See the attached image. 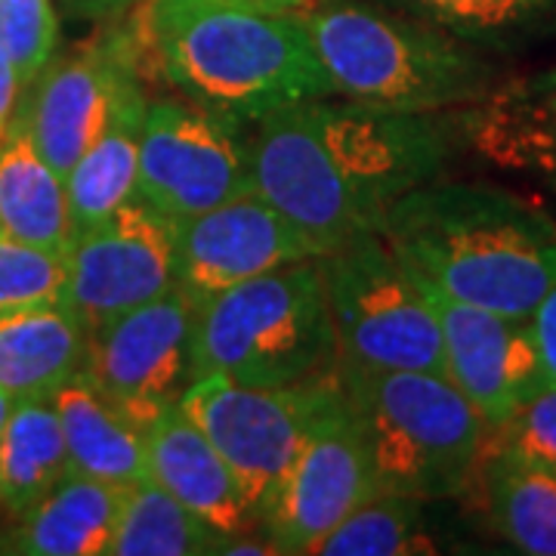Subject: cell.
Returning <instances> with one entry per match:
<instances>
[{"instance_id": "52a82bcc", "label": "cell", "mask_w": 556, "mask_h": 556, "mask_svg": "<svg viewBox=\"0 0 556 556\" xmlns=\"http://www.w3.org/2000/svg\"><path fill=\"white\" fill-rule=\"evenodd\" d=\"M338 334V358L445 378V346L433 303L380 232L343 241L318 257Z\"/></svg>"}, {"instance_id": "d4e9b609", "label": "cell", "mask_w": 556, "mask_h": 556, "mask_svg": "<svg viewBox=\"0 0 556 556\" xmlns=\"http://www.w3.org/2000/svg\"><path fill=\"white\" fill-rule=\"evenodd\" d=\"M482 485L497 535L529 556H556V477L482 452Z\"/></svg>"}, {"instance_id": "f546056e", "label": "cell", "mask_w": 556, "mask_h": 556, "mask_svg": "<svg viewBox=\"0 0 556 556\" xmlns=\"http://www.w3.org/2000/svg\"><path fill=\"white\" fill-rule=\"evenodd\" d=\"M482 452L510 455L526 467L556 477V383H547L504 424L489 427Z\"/></svg>"}, {"instance_id": "ffe728a7", "label": "cell", "mask_w": 556, "mask_h": 556, "mask_svg": "<svg viewBox=\"0 0 556 556\" xmlns=\"http://www.w3.org/2000/svg\"><path fill=\"white\" fill-rule=\"evenodd\" d=\"M0 236L62 254L75 241L65 179L40 155L16 112L0 137Z\"/></svg>"}, {"instance_id": "d590c367", "label": "cell", "mask_w": 556, "mask_h": 556, "mask_svg": "<svg viewBox=\"0 0 556 556\" xmlns=\"http://www.w3.org/2000/svg\"><path fill=\"white\" fill-rule=\"evenodd\" d=\"M10 408H13V399L7 396V393H0V430H3V420L10 415Z\"/></svg>"}, {"instance_id": "4fadbf2b", "label": "cell", "mask_w": 556, "mask_h": 556, "mask_svg": "<svg viewBox=\"0 0 556 556\" xmlns=\"http://www.w3.org/2000/svg\"><path fill=\"white\" fill-rule=\"evenodd\" d=\"M137 68L130 31L115 28L72 56H53L22 90L16 115L62 179L105 130L121 97L139 80Z\"/></svg>"}, {"instance_id": "6da1fadb", "label": "cell", "mask_w": 556, "mask_h": 556, "mask_svg": "<svg viewBox=\"0 0 556 556\" xmlns=\"http://www.w3.org/2000/svg\"><path fill=\"white\" fill-rule=\"evenodd\" d=\"M464 146L460 109L390 112L325 97L257 121L251 170L260 195L328 254L380 232L390 207L442 177Z\"/></svg>"}, {"instance_id": "603a6c76", "label": "cell", "mask_w": 556, "mask_h": 556, "mask_svg": "<svg viewBox=\"0 0 556 556\" xmlns=\"http://www.w3.org/2000/svg\"><path fill=\"white\" fill-rule=\"evenodd\" d=\"M68 477V452L53 399H13L0 430V504L20 517Z\"/></svg>"}, {"instance_id": "9a60e30c", "label": "cell", "mask_w": 556, "mask_h": 556, "mask_svg": "<svg viewBox=\"0 0 556 556\" xmlns=\"http://www.w3.org/2000/svg\"><path fill=\"white\" fill-rule=\"evenodd\" d=\"M321 257L316 241L254 192L177 223V288L195 306L248 278Z\"/></svg>"}, {"instance_id": "8fae6325", "label": "cell", "mask_w": 556, "mask_h": 556, "mask_svg": "<svg viewBox=\"0 0 556 556\" xmlns=\"http://www.w3.org/2000/svg\"><path fill=\"white\" fill-rule=\"evenodd\" d=\"M195 303L179 288L90 331L84 371L124 415L149 430L192 383Z\"/></svg>"}, {"instance_id": "9c48e42d", "label": "cell", "mask_w": 556, "mask_h": 556, "mask_svg": "<svg viewBox=\"0 0 556 556\" xmlns=\"http://www.w3.org/2000/svg\"><path fill=\"white\" fill-rule=\"evenodd\" d=\"M254 192L241 121L195 102H149L139 137V201L174 223Z\"/></svg>"}, {"instance_id": "d6986e66", "label": "cell", "mask_w": 556, "mask_h": 556, "mask_svg": "<svg viewBox=\"0 0 556 556\" xmlns=\"http://www.w3.org/2000/svg\"><path fill=\"white\" fill-rule=\"evenodd\" d=\"M62 424L68 473L127 489L149 479L146 430H139L87 371H78L53 393Z\"/></svg>"}, {"instance_id": "8992f818", "label": "cell", "mask_w": 556, "mask_h": 556, "mask_svg": "<svg viewBox=\"0 0 556 556\" xmlns=\"http://www.w3.org/2000/svg\"><path fill=\"white\" fill-rule=\"evenodd\" d=\"M340 390L368 442L378 492L417 501L467 489L489 424L455 383L430 371H387L338 358Z\"/></svg>"}, {"instance_id": "1f68e13d", "label": "cell", "mask_w": 556, "mask_h": 556, "mask_svg": "<svg viewBox=\"0 0 556 556\" xmlns=\"http://www.w3.org/2000/svg\"><path fill=\"white\" fill-rule=\"evenodd\" d=\"M22 97V84L20 75H16V65L10 60V53H7V47L0 43V137H3V130H7V124L13 118V112H16V102Z\"/></svg>"}, {"instance_id": "30bf717a", "label": "cell", "mask_w": 556, "mask_h": 556, "mask_svg": "<svg viewBox=\"0 0 556 556\" xmlns=\"http://www.w3.org/2000/svg\"><path fill=\"white\" fill-rule=\"evenodd\" d=\"M375 492L368 442L334 375V387L263 519V535L278 554H313L318 541Z\"/></svg>"}, {"instance_id": "d6a6232c", "label": "cell", "mask_w": 556, "mask_h": 556, "mask_svg": "<svg viewBox=\"0 0 556 556\" xmlns=\"http://www.w3.org/2000/svg\"><path fill=\"white\" fill-rule=\"evenodd\" d=\"M137 3L139 0H62L65 13L75 20H118Z\"/></svg>"}, {"instance_id": "5bb4252c", "label": "cell", "mask_w": 556, "mask_h": 556, "mask_svg": "<svg viewBox=\"0 0 556 556\" xmlns=\"http://www.w3.org/2000/svg\"><path fill=\"white\" fill-rule=\"evenodd\" d=\"M420 288L437 309L445 346V378L467 396L489 427L504 424L551 383L532 318L482 309L424 281Z\"/></svg>"}, {"instance_id": "7c38bea8", "label": "cell", "mask_w": 556, "mask_h": 556, "mask_svg": "<svg viewBox=\"0 0 556 556\" xmlns=\"http://www.w3.org/2000/svg\"><path fill=\"white\" fill-rule=\"evenodd\" d=\"M177 288V223L130 201L68 248L65 303L87 331Z\"/></svg>"}, {"instance_id": "4dcf8cb0", "label": "cell", "mask_w": 556, "mask_h": 556, "mask_svg": "<svg viewBox=\"0 0 556 556\" xmlns=\"http://www.w3.org/2000/svg\"><path fill=\"white\" fill-rule=\"evenodd\" d=\"M532 328H535L538 350L544 358L547 378H551V383H556V278L532 313Z\"/></svg>"}, {"instance_id": "836d02e7", "label": "cell", "mask_w": 556, "mask_h": 556, "mask_svg": "<svg viewBox=\"0 0 556 556\" xmlns=\"http://www.w3.org/2000/svg\"><path fill=\"white\" fill-rule=\"evenodd\" d=\"M318 0H273L276 13H303L309 7H316Z\"/></svg>"}, {"instance_id": "277c9868", "label": "cell", "mask_w": 556, "mask_h": 556, "mask_svg": "<svg viewBox=\"0 0 556 556\" xmlns=\"http://www.w3.org/2000/svg\"><path fill=\"white\" fill-rule=\"evenodd\" d=\"M300 20L340 100L390 112H457L497 84V68L477 43L415 13L331 0Z\"/></svg>"}, {"instance_id": "3957f363", "label": "cell", "mask_w": 556, "mask_h": 556, "mask_svg": "<svg viewBox=\"0 0 556 556\" xmlns=\"http://www.w3.org/2000/svg\"><path fill=\"white\" fill-rule=\"evenodd\" d=\"M380 239L448 298L532 318L556 278V219L482 182H427L399 199Z\"/></svg>"}, {"instance_id": "4316f807", "label": "cell", "mask_w": 556, "mask_h": 556, "mask_svg": "<svg viewBox=\"0 0 556 556\" xmlns=\"http://www.w3.org/2000/svg\"><path fill=\"white\" fill-rule=\"evenodd\" d=\"M470 43H510L547 20L541 0H393Z\"/></svg>"}, {"instance_id": "2e32d148", "label": "cell", "mask_w": 556, "mask_h": 556, "mask_svg": "<svg viewBox=\"0 0 556 556\" xmlns=\"http://www.w3.org/2000/svg\"><path fill=\"white\" fill-rule=\"evenodd\" d=\"M146 470L152 482L214 526L219 535H254L263 529V519L229 464L179 405L167 408L146 430Z\"/></svg>"}, {"instance_id": "cb8c5ba5", "label": "cell", "mask_w": 556, "mask_h": 556, "mask_svg": "<svg viewBox=\"0 0 556 556\" xmlns=\"http://www.w3.org/2000/svg\"><path fill=\"white\" fill-rule=\"evenodd\" d=\"M229 538L179 504L159 482L142 479L121 492V514L109 556L219 554Z\"/></svg>"}, {"instance_id": "f1b7e54d", "label": "cell", "mask_w": 556, "mask_h": 556, "mask_svg": "<svg viewBox=\"0 0 556 556\" xmlns=\"http://www.w3.org/2000/svg\"><path fill=\"white\" fill-rule=\"evenodd\" d=\"M60 20L53 0H0V43L16 65L22 90L56 56Z\"/></svg>"}, {"instance_id": "ba28073f", "label": "cell", "mask_w": 556, "mask_h": 556, "mask_svg": "<svg viewBox=\"0 0 556 556\" xmlns=\"http://www.w3.org/2000/svg\"><path fill=\"white\" fill-rule=\"evenodd\" d=\"M331 387L334 368L294 387H244L214 375L192 380L179 408L211 439L266 519Z\"/></svg>"}, {"instance_id": "e0dca14e", "label": "cell", "mask_w": 556, "mask_h": 556, "mask_svg": "<svg viewBox=\"0 0 556 556\" xmlns=\"http://www.w3.org/2000/svg\"><path fill=\"white\" fill-rule=\"evenodd\" d=\"M460 118L467 146L482 159L556 189V68L497 80Z\"/></svg>"}, {"instance_id": "8d00e7d4", "label": "cell", "mask_w": 556, "mask_h": 556, "mask_svg": "<svg viewBox=\"0 0 556 556\" xmlns=\"http://www.w3.org/2000/svg\"><path fill=\"white\" fill-rule=\"evenodd\" d=\"M544 3V13L551 16V13H556V0H541Z\"/></svg>"}, {"instance_id": "ac0fdd59", "label": "cell", "mask_w": 556, "mask_h": 556, "mask_svg": "<svg viewBox=\"0 0 556 556\" xmlns=\"http://www.w3.org/2000/svg\"><path fill=\"white\" fill-rule=\"evenodd\" d=\"M90 331L65 303H38L0 313V393L50 399L87 365Z\"/></svg>"}, {"instance_id": "7a4b0ae2", "label": "cell", "mask_w": 556, "mask_h": 556, "mask_svg": "<svg viewBox=\"0 0 556 556\" xmlns=\"http://www.w3.org/2000/svg\"><path fill=\"white\" fill-rule=\"evenodd\" d=\"M134 10L137 60L201 109L257 124L285 105L334 97L300 13L226 0H139Z\"/></svg>"}, {"instance_id": "7402d4cb", "label": "cell", "mask_w": 556, "mask_h": 556, "mask_svg": "<svg viewBox=\"0 0 556 556\" xmlns=\"http://www.w3.org/2000/svg\"><path fill=\"white\" fill-rule=\"evenodd\" d=\"M146 109L149 102L137 80L121 97L115 115L105 124L97 142L65 174L75 236L93 229L124 204L139 199V137H142Z\"/></svg>"}, {"instance_id": "44dd1931", "label": "cell", "mask_w": 556, "mask_h": 556, "mask_svg": "<svg viewBox=\"0 0 556 556\" xmlns=\"http://www.w3.org/2000/svg\"><path fill=\"white\" fill-rule=\"evenodd\" d=\"M121 492L118 485L68 473L20 514L10 551L25 556H109Z\"/></svg>"}, {"instance_id": "83f0119b", "label": "cell", "mask_w": 556, "mask_h": 556, "mask_svg": "<svg viewBox=\"0 0 556 556\" xmlns=\"http://www.w3.org/2000/svg\"><path fill=\"white\" fill-rule=\"evenodd\" d=\"M68 254L0 236V313L65 298Z\"/></svg>"}, {"instance_id": "e575fe53", "label": "cell", "mask_w": 556, "mask_h": 556, "mask_svg": "<svg viewBox=\"0 0 556 556\" xmlns=\"http://www.w3.org/2000/svg\"><path fill=\"white\" fill-rule=\"evenodd\" d=\"M226 3H241V7H254V10H266V13H276L273 0H226Z\"/></svg>"}, {"instance_id": "5b68a950", "label": "cell", "mask_w": 556, "mask_h": 556, "mask_svg": "<svg viewBox=\"0 0 556 556\" xmlns=\"http://www.w3.org/2000/svg\"><path fill=\"white\" fill-rule=\"evenodd\" d=\"M338 334L318 257L248 278L195 306L192 380L294 387L331 371Z\"/></svg>"}, {"instance_id": "484cf974", "label": "cell", "mask_w": 556, "mask_h": 556, "mask_svg": "<svg viewBox=\"0 0 556 556\" xmlns=\"http://www.w3.org/2000/svg\"><path fill=\"white\" fill-rule=\"evenodd\" d=\"M424 501L375 492L313 547L321 556H408L433 551L424 532Z\"/></svg>"}]
</instances>
